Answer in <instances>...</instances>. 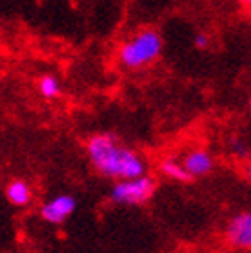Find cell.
<instances>
[{
    "instance_id": "6",
    "label": "cell",
    "mask_w": 251,
    "mask_h": 253,
    "mask_svg": "<svg viewBox=\"0 0 251 253\" xmlns=\"http://www.w3.org/2000/svg\"><path fill=\"white\" fill-rule=\"evenodd\" d=\"M181 166L190 174V178H201V176H207L212 172L215 162L207 149H194V151L187 153Z\"/></svg>"
},
{
    "instance_id": "12",
    "label": "cell",
    "mask_w": 251,
    "mask_h": 253,
    "mask_svg": "<svg viewBox=\"0 0 251 253\" xmlns=\"http://www.w3.org/2000/svg\"><path fill=\"white\" fill-rule=\"evenodd\" d=\"M239 2H241L244 7H250V4H251V0H239Z\"/></svg>"
},
{
    "instance_id": "9",
    "label": "cell",
    "mask_w": 251,
    "mask_h": 253,
    "mask_svg": "<svg viewBox=\"0 0 251 253\" xmlns=\"http://www.w3.org/2000/svg\"><path fill=\"white\" fill-rule=\"evenodd\" d=\"M38 88H40V93L43 95L45 99H56L61 95V83H59V79L56 76H43V78L40 79L38 83Z\"/></svg>"
},
{
    "instance_id": "5",
    "label": "cell",
    "mask_w": 251,
    "mask_h": 253,
    "mask_svg": "<svg viewBox=\"0 0 251 253\" xmlns=\"http://www.w3.org/2000/svg\"><path fill=\"white\" fill-rule=\"evenodd\" d=\"M226 241L230 246L237 250H250L251 248V214L241 212L235 217L228 221L226 226Z\"/></svg>"
},
{
    "instance_id": "1",
    "label": "cell",
    "mask_w": 251,
    "mask_h": 253,
    "mask_svg": "<svg viewBox=\"0 0 251 253\" xmlns=\"http://www.w3.org/2000/svg\"><path fill=\"white\" fill-rule=\"evenodd\" d=\"M88 158L95 170L110 180H129L147 174V164L140 155L110 133H99L90 136L86 144Z\"/></svg>"
},
{
    "instance_id": "7",
    "label": "cell",
    "mask_w": 251,
    "mask_h": 253,
    "mask_svg": "<svg viewBox=\"0 0 251 253\" xmlns=\"http://www.w3.org/2000/svg\"><path fill=\"white\" fill-rule=\"evenodd\" d=\"M5 198L15 207H25L33 200V192H31L29 183L25 180H13L5 187Z\"/></svg>"
},
{
    "instance_id": "3",
    "label": "cell",
    "mask_w": 251,
    "mask_h": 253,
    "mask_svg": "<svg viewBox=\"0 0 251 253\" xmlns=\"http://www.w3.org/2000/svg\"><path fill=\"white\" fill-rule=\"evenodd\" d=\"M156 190V180L149 174H142L129 180H119L111 187L110 200L119 205H144L153 198Z\"/></svg>"
},
{
    "instance_id": "4",
    "label": "cell",
    "mask_w": 251,
    "mask_h": 253,
    "mask_svg": "<svg viewBox=\"0 0 251 253\" xmlns=\"http://www.w3.org/2000/svg\"><path fill=\"white\" fill-rule=\"evenodd\" d=\"M78 207V201L72 194H58L47 203L42 205L40 214L43 221L50 224H63L65 221L74 214V210Z\"/></svg>"
},
{
    "instance_id": "11",
    "label": "cell",
    "mask_w": 251,
    "mask_h": 253,
    "mask_svg": "<svg viewBox=\"0 0 251 253\" xmlns=\"http://www.w3.org/2000/svg\"><path fill=\"white\" fill-rule=\"evenodd\" d=\"M233 149H235L237 155H246V147H244V144H242V142H239V140L233 144Z\"/></svg>"
},
{
    "instance_id": "2",
    "label": "cell",
    "mask_w": 251,
    "mask_h": 253,
    "mask_svg": "<svg viewBox=\"0 0 251 253\" xmlns=\"http://www.w3.org/2000/svg\"><path fill=\"white\" fill-rule=\"evenodd\" d=\"M164 49V38L156 29H142L126 40L119 49V61L129 70H138L160 58Z\"/></svg>"
},
{
    "instance_id": "8",
    "label": "cell",
    "mask_w": 251,
    "mask_h": 253,
    "mask_svg": "<svg viewBox=\"0 0 251 253\" xmlns=\"http://www.w3.org/2000/svg\"><path fill=\"white\" fill-rule=\"evenodd\" d=\"M160 170H162L167 178L176 180V181H181V183H188V181L192 180L190 174L185 170V167L181 166V164H178L176 160H165L164 164L160 166Z\"/></svg>"
},
{
    "instance_id": "10",
    "label": "cell",
    "mask_w": 251,
    "mask_h": 253,
    "mask_svg": "<svg viewBox=\"0 0 251 253\" xmlns=\"http://www.w3.org/2000/svg\"><path fill=\"white\" fill-rule=\"evenodd\" d=\"M208 42H210V40H208V36L205 33H198L194 36V45H196L198 49H207Z\"/></svg>"
}]
</instances>
